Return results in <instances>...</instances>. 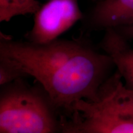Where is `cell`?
Segmentation results:
<instances>
[{"label":"cell","instance_id":"1","mask_svg":"<svg viewBox=\"0 0 133 133\" xmlns=\"http://www.w3.org/2000/svg\"><path fill=\"white\" fill-rule=\"evenodd\" d=\"M0 61L24 77L31 76L61 114L74 112L81 100L96 102L114 65L110 57L83 39H58L44 44L15 40L0 33Z\"/></svg>","mask_w":133,"mask_h":133},{"label":"cell","instance_id":"2","mask_svg":"<svg viewBox=\"0 0 133 133\" xmlns=\"http://www.w3.org/2000/svg\"><path fill=\"white\" fill-rule=\"evenodd\" d=\"M61 115L40 85L21 78L1 86L0 133H61Z\"/></svg>","mask_w":133,"mask_h":133},{"label":"cell","instance_id":"3","mask_svg":"<svg viewBox=\"0 0 133 133\" xmlns=\"http://www.w3.org/2000/svg\"><path fill=\"white\" fill-rule=\"evenodd\" d=\"M34 15L33 27L25 36L26 40L37 44L58 39L84 17L78 0H50Z\"/></svg>","mask_w":133,"mask_h":133},{"label":"cell","instance_id":"4","mask_svg":"<svg viewBox=\"0 0 133 133\" xmlns=\"http://www.w3.org/2000/svg\"><path fill=\"white\" fill-rule=\"evenodd\" d=\"M74 110L79 113L81 126L88 133H133V119L103 98L96 102L81 100Z\"/></svg>","mask_w":133,"mask_h":133},{"label":"cell","instance_id":"5","mask_svg":"<svg viewBox=\"0 0 133 133\" xmlns=\"http://www.w3.org/2000/svg\"><path fill=\"white\" fill-rule=\"evenodd\" d=\"M84 14L88 30L117 29L133 23V0H98Z\"/></svg>","mask_w":133,"mask_h":133},{"label":"cell","instance_id":"6","mask_svg":"<svg viewBox=\"0 0 133 133\" xmlns=\"http://www.w3.org/2000/svg\"><path fill=\"white\" fill-rule=\"evenodd\" d=\"M100 48L112 59L126 87L133 89V48L115 29L105 31Z\"/></svg>","mask_w":133,"mask_h":133},{"label":"cell","instance_id":"7","mask_svg":"<svg viewBox=\"0 0 133 133\" xmlns=\"http://www.w3.org/2000/svg\"><path fill=\"white\" fill-rule=\"evenodd\" d=\"M101 98L104 99L118 112L133 119V89L124 85L117 71L104 84Z\"/></svg>","mask_w":133,"mask_h":133},{"label":"cell","instance_id":"8","mask_svg":"<svg viewBox=\"0 0 133 133\" xmlns=\"http://www.w3.org/2000/svg\"><path fill=\"white\" fill-rule=\"evenodd\" d=\"M41 6L38 0H0V22H9L16 16L35 14Z\"/></svg>","mask_w":133,"mask_h":133},{"label":"cell","instance_id":"9","mask_svg":"<svg viewBox=\"0 0 133 133\" xmlns=\"http://www.w3.org/2000/svg\"><path fill=\"white\" fill-rule=\"evenodd\" d=\"M61 132L88 133L81 126L80 115L76 110L70 115H61Z\"/></svg>","mask_w":133,"mask_h":133},{"label":"cell","instance_id":"10","mask_svg":"<svg viewBox=\"0 0 133 133\" xmlns=\"http://www.w3.org/2000/svg\"><path fill=\"white\" fill-rule=\"evenodd\" d=\"M24 76L13 66L4 61H0V85H6Z\"/></svg>","mask_w":133,"mask_h":133},{"label":"cell","instance_id":"11","mask_svg":"<svg viewBox=\"0 0 133 133\" xmlns=\"http://www.w3.org/2000/svg\"><path fill=\"white\" fill-rule=\"evenodd\" d=\"M115 30L118 31L120 34L122 35L126 39H128V38L133 39V23L131 24L128 25L122 26V27Z\"/></svg>","mask_w":133,"mask_h":133},{"label":"cell","instance_id":"12","mask_svg":"<svg viewBox=\"0 0 133 133\" xmlns=\"http://www.w3.org/2000/svg\"><path fill=\"white\" fill-rule=\"evenodd\" d=\"M92 1H98V0H92Z\"/></svg>","mask_w":133,"mask_h":133}]
</instances>
